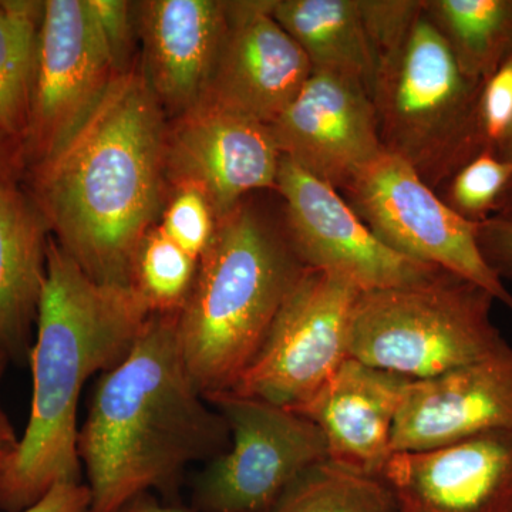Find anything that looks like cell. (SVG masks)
I'll return each instance as SVG.
<instances>
[{
	"label": "cell",
	"instance_id": "1",
	"mask_svg": "<svg viewBox=\"0 0 512 512\" xmlns=\"http://www.w3.org/2000/svg\"><path fill=\"white\" fill-rule=\"evenodd\" d=\"M167 133L146 77L126 70L72 136L26 171L53 239L97 284L134 288L138 249L165 208Z\"/></svg>",
	"mask_w": 512,
	"mask_h": 512
},
{
	"label": "cell",
	"instance_id": "2",
	"mask_svg": "<svg viewBox=\"0 0 512 512\" xmlns=\"http://www.w3.org/2000/svg\"><path fill=\"white\" fill-rule=\"evenodd\" d=\"M228 424L195 386L177 315L153 313L123 360L100 375L77 434L89 512L173 494L185 468L228 450Z\"/></svg>",
	"mask_w": 512,
	"mask_h": 512
},
{
	"label": "cell",
	"instance_id": "3",
	"mask_svg": "<svg viewBox=\"0 0 512 512\" xmlns=\"http://www.w3.org/2000/svg\"><path fill=\"white\" fill-rule=\"evenodd\" d=\"M151 315L136 288L97 284L49 238L29 356L32 407L0 485V510L20 512L57 484L82 483L77 409L84 384L119 365Z\"/></svg>",
	"mask_w": 512,
	"mask_h": 512
},
{
	"label": "cell",
	"instance_id": "4",
	"mask_svg": "<svg viewBox=\"0 0 512 512\" xmlns=\"http://www.w3.org/2000/svg\"><path fill=\"white\" fill-rule=\"evenodd\" d=\"M306 266L261 208L244 200L215 225L194 284L177 313V335L204 397L234 389Z\"/></svg>",
	"mask_w": 512,
	"mask_h": 512
},
{
	"label": "cell",
	"instance_id": "5",
	"mask_svg": "<svg viewBox=\"0 0 512 512\" xmlns=\"http://www.w3.org/2000/svg\"><path fill=\"white\" fill-rule=\"evenodd\" d=\"M483 84L458 66L423 0L403 42L377 62L370 99L384 151L439 192L487 151L478 110Z\"/></svg>",
	"mask_w": 512,
	"mask_h": 512
},
{
	"label": "cell",
	"instance_id": "6",
	"mask_svg": "<svg viewBox=\"0 0 512 512\" xmlns=\"http://www.w3.org/2000/svg\"><path fill=\"white\" fill-rule=\"evenodd\" d=\"M494 301L448 271L421 284L360 292L349 355L413 380L470 365L510 345L491 318Z\"/></svg>",
	"mask_w": 512,
	"mask_h": 512
},
{
	"label": "cell",
	"instance_id": "7",
	"mask_svg": "<svg viewBox=\"0 0 512 512\" xmlns=\"http://www.w3.org/2000/svg\"><path fill=\"white\" fill-rule=\"evenodd\" d=\"M205 399L227 421L231 443L195 481L198 512H266L328 461L323 434L301 413L235 392Z\"/></svg>",
	"mask_w": 512,
	"mask_h": 512
},
{
	"label": "cell",
	"instance_id": "8",
	"mask_svg": "<svg viewBox=\"0 0 512 512\" xmlns=\"http://www.w3.org/2000/svg\"><path fill=\"white\" fill-rule=\"evenodd\" d=\"M339 192L394 252L473 282L512 312L511 293L478 247L477 224L451 210L410 165L384 151Z\"/></svg>",
	"mask_w": 512,
	"mask_h": 512
},
{
	"label": "cell",
	"instance_id": "9",
	"mask_svg": "<svg viewBox=\"0 0 512 512\" xmlns=\"http://www.w3.org/2000/svg\"><path fill=\"white\" fill-rule=\"evenodd\" d=\"M360 292L343 276L306 268L229 392L291 410L311 400L350 357V320Z\"/></svg>",
	"mask_w": 512,
	"mask_h": 512
},
{
	"label": "cell",
	"instance_id": "10",
	"mask_svg": "<svg viewBox=\"0 0 512 512\" xmlns=\"http://www.w3.org/2000/svg\"><path fill=\"white\" fill-rule=\"evenodd\" d=\"M119 74L89 0H46L20 168L52 156Z\"/></svg>",
	"mask_w": 512,
	"mask_h": 512
},
{
	"label": "cell",
	"instance_id": "11",
	"mask_svg": "<svg viewBox=\"0 0 512 512\" xmlns=\"http://www.w3.org/2000/svg\"><path fill=\"white\" fill-rule=\"evenodd\" d=\"M275 191L292 247L306 268L343 276L362 292L421 284L444 271L384 245L338 190L289 158L282 157Z\"/></svg>",
	"mask_w": 512,
	"mask_h": 512
},
{
	"label": "cell",
	"instance_id": "12",
	"mask_svg": "<svg viewBox=\"0 0 512 512\" xmlns=\"http://www.w3.org/2000/svg\"><path fill=\"white\" fill-rule=\"evenodd\" d=\"M281 160L269 126L212 104L192 107L168 128V184L200 191L217 221L251 192L275 190Z\"/></svg>",
	"mask_w": 512,
	"mask_h": 512
},
{
	"label": "cell",
	"instance_id": "13",
	"mask_svg": "<svg viewBox=\"0 0 512 512\" xmlns=\"http://www.w3.org/2000/svg\"><path fill=\"white\" fill-rule=\"evenodd\" d=\"M269 128L282 157L338 191L384 153L369 93L339 74L312 72Z\"/></svg>",
	"mask_w": 512,
	"mask_h": 512
},
{
	"label": "cell",
	"instance_id": "14",
	"mask_svg": "<svg viewBox=\"0 0 512 512\" xmlns=\"http://www.w3.org/2000/svg\"><path fill=\"white\" fill-rule=\"evenodd\" d=\"M312 72L301 46L272 16V0L227 2L224 35L201 103L269 126Z\"/></svg>",
	"mask_w": 512,
	"mask_h": 512
},
{
	"label": "cell",
	"instance_id": "15",
	"mask_svg": "<svg viewBox=\"0 0 512 512\" xmlns=\"http://www.w3.org/2000/svg\"><path fill=\"white\" fill-rule=\"evenodd\" d=\"M382 480L400 512H512V429L393 453Z\"/></svg>",
	"mask_w": 512,
	"mask_h": 512
},
{
	"label": "cell",
	"instance_id": "16",
	"mask_svg": "<svg viewBox=\"0 0 512 512\" xmlns=\"http://www.w3.org/2000/svg\"><path fill=\"white\" fill-rule=\"evenodd\" d=\"M512 429V346L430 379L412 380L392 451L429 450L485 431Z\"/></svg>",
	"mask_w": 512,
	"mask_h": 512
},
{
	"label": "cell",
	"instance_id": "17",
	"mask_svg": "<svg viewBox=\"0 0 512 512\" xmlns=\"http://www.w3.org/2000/svg\"><path fill=\"white\" fill-rule=\"evenodd\" d=\"M412 380L348 357L295 412L318 426L330 463L382 478L393 454L394 421Z\"/></svg>",
	"mask_w": 512,
	"mask_h": 512
},
{
	"label": "cell",
	"instance_id": "18",
	"mask_svg": "<svg viewBox=\"0 0 512 512\" xmlns=\"http://www.w3.org/2000/svg\"><path fill=\"white\" fill-rule=\"evenodd\" d=\"M227 2L151 0L141 6L144 77L163 109L187 113L207 93Z\"/></svg>",
	"mask_w": 512,
	"mask_h": 512
},
{
	"label": "cell",
	"instance_id": "19",
	"mask_svg": "<svg viewBox=\"0 0 512 512\" xmlns=\"http://www.w3.org/2000/svg\"><path fill=\"white\" fill-rule=\"evenodd\" d=\"M0 175V350L9 360L29 359L46 282L50 232L32 195Z\"/></svg>",
	"mask_w": 512,
	"mask_h": 512
},
{
	"label": "cell",
	"instance_id": "20",
	"mask_svg": "<svg viewBox=\"0 0 512 512\" xmlns=\"http://www.w3.org/2000/svg\"><path fill=\"white\" fill-rule=\"evenodd\" d=\"M272 16L301 46L313 72L348 77L370 96L377 64L357 0H272Z\"/></svg>",
	"mask_w": 512,
	"mask_h": 512
},
{
	"label": "cell",
	"instance_id": "21",
	"mask_svg": "<svg viewBox=\"0 0 512 512\" xmlns=\"http://www.w3.org/2000/svg\"><path fill=\"white\" fill-rule=\"evenodd\" d=\"M458 66L484 83L512 57V0H424Z\"/></svg>",
	"mask_w": 512,
	"mask_h": 512
},
{
	"label": "cell",
	"instance_id": "22",
	"mask_svg": "<svg viewBox=\"0 0 512 512\" xmlns=\"http://www.w3.org/2000/svg\"><path fill=\"white\" fill-rule=\"evenodd\" d=\"M45 2L0 0V136L18 148L28 128Z\"/></svg>",
	"mask_w": 512,
	"mask_h": 512
},
{
	"label": "cell",
	"instance_id": "23",
	"mask_svg": "<svg viewBox=\"0 0 512 512\" xmlns=\"http://www.w3.org/2000/svg\"><path fill=\"white\" fill-rule=\"evenodd\" d=\"M266 512H400V508L382 478L325 461L299 477Z\"/></svg>",
	"mask_w": 512,
	"mask_h": 512
},
{
	"label": "cell",
	"instance_id": "24",
	"mask_svg": "<svg viewBox=\"0 0 512 512\" xmlns=\"http://www.w3.org/2000/svg\"><path fill=\"white\" fill-rule=\"evenodd\" d=\"M198 259L184 251L156 225L138 249L134 288L148 308L161 315H177L187 301Z\"/></svg>",
	"mask_w": 512,
	"mask_h": 512
},
{
	"label": "cell",
	"instance_id": "25",
	"mask_svg": "<svg viewBox=\"0 0 512 512\" xmlns=\"http://www.w3.org/2000/svg\"><path fill=\"white\" fill-rule=\"evenodd\" d=\"M511 180L512 164L484 151L460 168L437 194L464 220L480 224L494 214Z\"/></svg>",
	"mask_w": 512,
	"mask_h": 512
},
{
	"label": "cell",
	"instance_id": "26",
	"mask_svg": "<svg viewBox=\"0 0 512 512\" xmlns=\"http://www.w3.org/2000/svg\"><path fill=\"white\" fill-rule=\"evenodd\" d=\"M215 225L217 220L207 198L195 188L181 187L175 188L173 198L165 205L158 227L184 251L200 259L214 235Z\"/></svg>",
	"mask_w": 512,
	"mask_h": 512
},
{
	"label": "cell",
	"instance_id": "27",
	"mask_svg": "<svg viewBox=\"0 0 512 512\" xmlns=\"http://www.w3.org/2000/svg\"><path fill=\"white\" fill-rule=\"evenodd\" d=\"M376 64L403 42L423 10V0H357Z\"/></svg>",
	"mask_w": 512,
	"mask_h": 512
},
{
	"label": "cell",
	"instance_id": "28",
	"mask_svg": "<svg viewBox=\"0 0 512 512\" xmlns=\"http://www.w3.org/2000/svg\"><path fill=\"white\" fill-rule=\"evenodd\" d=\"M478 110L485 147L494 154L512 126V57L485 80Z\"/></svg>",
	"mask_w": 512,
	"mask_h": 512
},
{
	"label": "cell",
	"instance_id": "29",
	"mask_svg": "<svg viewBox=\"0 0 512 512\" xmlns=\"http://www.w3.org/2000/svg\"><path fill=\"white\" fill-rule=\"evenodd\" d=\"M110 55L120 73L126 72L131 45L130 3L121 0H89Z\"/></svg>",
	"mask_w": 512,
	"mask_h": 512
},
{
	"label": "cell",
	"instance_id": "30",
	"mask_svg": "<svg viewBox=\"0 0 512 512\" xmlns=\"http://www.w3.org/2000/svg\"><path fill=\"white\" fill-rule=\"evenodd\" d=\"M478 247L498 278L512 282V218L491 215L477 224Z\"/></svg>",
	"mask_w": 512,
	"mask_h": 512
},
{
	"label": "cell",
	"instance_id": "31",
	"mask_svg": "<svg viewBox=\"0 0 512 512\" xmlns=\"http://www.w3.org/2000/svg\"><path fill=\"white\" fill-rule=\"evenodd\" d=\"M90 494L83 483H60L20 512H89Z\"/></svg>",
	"mask_w": 512,
	"mask_h": 512
},
{
	"label": "cell",
	"instance_id": "32",
	"mask_svg": "<svg viewBox=\"0 0 512 512\" xmlns=\"http://www.w3.org/2000/svg\"><path fill=\"white\" fill-rule=\"evenodd\" d=\"M18 447L19 439L16 436L15 429H13L9 417L6 416L5 410L0 406V485H2L6 473H8Z\"/></svg>",
	"mask_w": 512,
	"mask_h": 512
},
{
	"label": "cell",
	"instance_id": "33",
	"mask_svg": "<svg viewBox=\"0 0 512 512\" xmlns=\"http://www.w3.org/2000/svg\"><path fill=\"white\" fill-rule=\"evenodd\" d=\"M116 512H195L185 510V508L175 507V505H168L161 503L153 493H146L137 495L133 500L128 501L123 507H120Z\"/></svg>",
	"mask_w": 512,
	"mask_h": 512
},
{
	"label": "cell",
	"instance_id": "34",
	"mask_svg": "<svg viewBox=\"0 0 512 512\" xmlns=\"http://www.w3.org/2000/svg\"><path fill=\"white\" fill-rule=\"evenodd\" d=\"M20 170L18 148L0 136V175H18Z\"/></svg>",
	"mask_w": 512,
	"mask_h": 512
},
{
	"label": "cell",
	"instance_id": "35",
	"mask_svg": "<svg viewBox=\"0 0 512 512\" xmlns=\"http://www.w3.org/2000/svg\"><path fill=\"white\" fill-rule=\"evenodd\" d=\"M493 215L512 218V180L510 181V184L507 185V188H505L503 194H501Z\"/></svg>",
	"mask_w": 512,
	"mask_h": 512
},
{
	"label": "cell",
	"instance_id": "36",
	"mask_svg": "<svg viewBox=\"0 0 512 512\" xmlns=\"http://www.w3.org/2000/svg\"><path fill=\"white\" fill-rule=\"evenodd\" d=\"M495 156L500 157L501 160L507 161L512 164V126L510 131L505 134L503 141L498 144L494 151Z\"/></svg>",
	"mask_w": 512,
	"mask_h": 512
},
{
	"label": "cell",
	"instance_id": "37",
	"mask_svg": "<svg viewBox=\"0 0 512 512\" xmlns=\"http://www.w3.org/2000/svg\"><path fill=\"white\" fill-rule=\"evenodd\" d=\"M9 362V357L5 355V353L0 350V377L3 375V370H5L6 363Z\"/></svg>",
	"mask_w": 512,
	"mask_h": 512
}]
</instances>
